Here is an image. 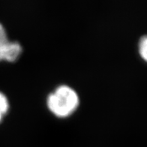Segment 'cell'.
I'll return each mask as SVG.
<instances>
[{"mask_svg":"<svg viewBox=\"0 0 147 147\" xmlns=\"http://www.w3.org/2000/svg\"><path fill=\"white\" fill-rule=\"evenodd\" d=\"M8 107H9V104L7 97L0 92V121L2 119V116L8 111Z\"/></svg>","mask_w":147,"mask_h":147,"instance_id":"obj_3","label":"cell"},{"mask_svg":"<svg viewBox=\"0 0 147 147\" xmlns=\"http://www.w3.org/2000/svg\"><path fill=\"white\" fill-rule=\"evenodd\" d=\"M139 52L142 58L147 62V35L142 37L140 40Z\"/></svg>","mask_w":147,"mask_h":147,"instance_id":"obj_4","label":"cell"},{"mask_svg":"<svg viewBox=\"0 0 147 147\" xmlns=\"http://www.w3.org/2000/svg\"><path fill=\"white\" fill-rule=\"evenodd\" d=\"M21 51L20 44L18 41H9L4 26L0 23V60L14 61Z\"/></svg>","mask_w":147,"mask_h":147,"instance_id":"obj_2","label":"cell"},{"mask_svg":"<svg viewBox=\"0 0 147 147\" xmlns=\"http://www.w3.org/2000/svg\"><path fill=\"white\" fill-rule=\"evenodd\" d=\"M47 105L55 115L65 117L72 113L78 107L79 97L71 86L60 85L48 95Z\"/></svg>","mask_w":147,"mask_h":147,"instance_id":"obj_1","label":"cell"}]
</instances>
